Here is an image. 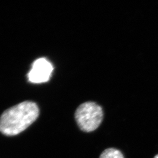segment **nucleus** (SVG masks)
Listing matches in <instances>:
<instances>
[{"label": "nucleus", "mask_w": 158, "mask_h": 158, "mask_svg": "<svg viewBox=\"0 0 158 158\" xmlns=\"http://www.w3.org/2000/svg\"><path fill=\"white\" fill-rule=\"evenodd\" d=\"M53 67L46 58L36 60L28 74L29 81L33 83H42L48 81L50 78Z\"/></svg>", "instance_id": "obj_3"}, {"label": "nucleus", "mask_w": 158, "mask_h": 158, "mask_svg": "<svg viewBox=\"0 0 158 158\" xmlns=\"http://www.w3.org/2000/svg\"><path fill=\"white\" fill-rule=\"evenodd\" d=\"M75 118L81 130L85 132H91L101 124L103 111L102 108L96 102H86L77 108Z\"/></svg>", "instance_id": "obj_2"}, {"label": "nucleus", "mask_w": 158, "mask_h": 158, "mask_svg": "<svg viewBox=\"0 0 158 158\" xmlns=\"http://www.w3.org/2000/svg\"><path fill=\"white\" fill-rule=\"evenodd\" d=\"M158 158V155H156V156H155V158Z\"/></svg>", "instance_id": "obj_5"}, {"label": "nucleus", "mask_w": 158, "mask_h": 158, "mask_svg": "<svg viewBox=\"0 0 158 158\" xmlns=\"http://www.w3.org/2000/svg\"><path fill=\"white\" fill-rule=\"evenodd\" d=\"M40 110L36 103L24 102L6 110L0 117V132L6 136L20 134L38 117Z\"/></svg>", "instance_id": "obj_1"}, {"label": "nucleus", "mask_w": 158, "mask_h": 158, "mask_svg": "<svg viewBox=\"0 0 158 158\" xmlns=\"http://www.w3.org/2000/svg\"><path fill=\"white\" fill-rule=\"evenodd\" d=\"M100 158H124L123 153L118 149L109 148L102 153Z\"/></svg>", "instance_id": "obj_4"}]
</instances>
